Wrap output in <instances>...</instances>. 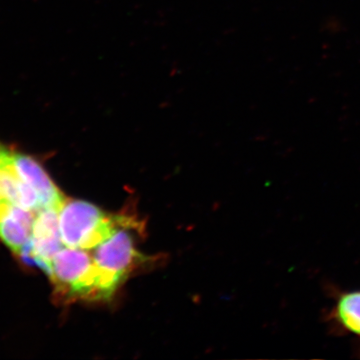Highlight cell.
I'll return each instance as SVG.
<instances>
[{
  "mask_svg": "<svg viewBox=\"0 0 360 360\" xmlns=\"http://www.w3.org/2000/svg\"><path fill=\"white\" fill-rule=\"evenodd\" d=\"M58 214L63 245L84 250H94L120 227L141 225L131 215L108 214L84 200H66Z\"/></svg>",
  "mask_w": 360,
  "mask_h": 360,
  "instance_id": "cell-2",
  "label": "cell"
},
{
  "mask_svg": "<svg viewBox=\"0 0 360 360\" xmlns=\"http://www.w3.org/2000/svg\"><path fill=\"white\" fill-rule=\"evenodd\" d=\"M331 305L324 312L323 321L329 333L336 336H354L357 357L360 359V290H347L335 284L326 288Z\"/></svg>",
  "mask_w": 360,
  "mask_h": 360,
  "instance_id": "cell-4",
  "label": "cell"
},
{
  "mask_svg": "<svg viewBox=\"0 0 360 360\" xmlns=\"http://www.w3.org/2000/svg\"><path fill=\"white\" fill-rule=\"evenodd\" d=\"M11 162L18 176L39 193L41 210L49 207L59 210L66 200L65 196L52 181L39 161L32 156L11 150Z\"/></svg>",
  "mask_w": 360,
  "mask_h": 360,
  "instance_id": "cell-5",
  "label": "cell"
},
{
  "mask_svg": "<svg viewBox=\"0 0 360 360\" xmlns=\"http://www.w3.org/2000/svg\"><path fill=\"white\" fill-rule=\"evenodd\" d=\"M58 300L70 303L110 300L122 279L96 265L94 257L80 248H61L52 259L49 274Z\"/></svg>",
  "mask_w": 360,
  "mask_h": 360,
  "instance_id": "cell-1",
  "label": "cell"
},
{
  "mask_svg": "<svg viewBox=\"0 0 360 360\" xmlns=\"http://www.w3.org/2000/svg\"><path fill=\"white\" fill-rule=\"evenodd\" d=\"M32 252L35 257L45 262H51L56 253L65 246L59 231L58 208H42L33 222Z\"/></svg>",
  "mask_w": 360,
  "mask_h": 360,
  "instance_id": "cell-6",
  "label": "cell"
},
{
  "mask_svg": "<svg viewBox=\"0 0 360 360\" xmlns=\"http://www.w3.org/2000/svg\"><path fill=\"white\" fill-rule=\"evenodd\" d=\"M134 226H122L94 248V260L101 269L127 281L132 272L143 266L150 258L144 257L135 246L130 229Z\"/></svg>",
  "mask_w": 360,
  "mask_h": 360,
  "instance_id": "cell-3",
  "label": "cell"
}]
</instances>
